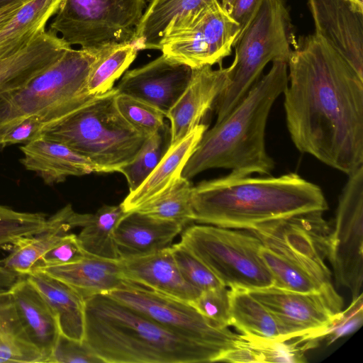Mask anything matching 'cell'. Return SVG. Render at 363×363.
I'll return each mask as SVG.
<instances>
[{"instance_id": "2", "label": "cell", "mask_w": 363, "mask_h": 363, "mask_svg": "<svg viewBox=\"0 0 363 363\" xmlns=\"http://www.w3.org/2000/svg\"><path fill=\"white\" fill-rule=\"evenodd\" d=\"M194 221L250 230L265 222L328 210L322 189L296 173L250 177L233 173L193 186Z\"/></svg>"}, {"instance_id": "36", "label": "cell", "mask_w": 363, "mask_h": 363, "mask_svg": "<svg viewBox=\"0 0 363 363\" xmlns=\"http://www.w3.org/2000/svg\"><path fill=\"white\" fill-rule=\"evenodd\" d=\"M172 253L184 280L203 291L224 286L217 277L180 242L170 246Z\"/></svg>"}, {"instance_id": "27", "label": "cell", "mask_w": 363, "mask_h": 363, "mask_svg": "<svg viewBox=\"0 0 363 363\" xmlns=\"http://www.w3.org/2000/svg\"><path fill=\"white\" fill-rule=\"evenodd\" d=\"M313 347L299 339L284 341L241 334L235 347L219 362L301 363L306 361L304 352Z\"/></svg>"}, {"instance_id": "3", "label": "cell", "mask_w": 363, "mask_h": 363, "mask_svg": "<svg viewBox=\"0 0 363 363\" xmlns=\"http://www.w3.org/2000/svg\"><path fill=\"white\" fill-rule=\"evenodd\" d=\"M84 340L106 363L218 362L223 352L164 327L106 294L84 298Z\"/></svg>"}, {"instance_id": "29", "label": "cell", "mask_w": 363, "mask_h": 363, "mask_svg": "<svg viewBox=\"0 0 363 363\" xmlns=\"http://www.w3.org/2000/svg\"><path fill=\"white\" fill-rule=\"evenodd\" d=\"M211 0H150L136 28L132 43L138 50H160L164 30L177 16Z\"/></svg>"}, {"instance_id": "11", "label": "cell", "mask_w": 363, "mask_h": 363, "mask_svg": "<svg viewBox=\"0 0 363 363\" xmlns=\"http://www.w3.org/2000/svg\"><path fill=\"white\" fill-rule=\"evenodd\" d=\"M323 212L311 211L263 223L250 230L262 244L333 287L328 259L332 230Z\"/></svg>"}, {"instance_id": "1", "label": "cell", "mask_w": 363, "mask_h": 363, "mask_svg": "<svg viewBox=\"0 0 363 363\" xmlns=\"http://www.w3.org/2000/svg\"><path fill=\"white\" fill-rule=\"evenodd\" d=\"M287 65L284 107L296 147L347 175L363 166V79L315 33Z\"/></svg>"}, {"instance_id": "48", "label": "cell", "mask_w": 363, "mask_h": 363, "mask_svg": "<svg viewBox=\"0 0 363 363\" xmlns=\"http://www.w3.org/2000/svg\"><path fill=\"white\" fill-rule=\"evenodd\" d=\"M17 0H0V8Z\"/></svg>"}, {"instance_id": "7", "label": "cell", "mask_w": 363, "mask_h": 363, "mask_svg": "<svg viewBox=\"0 0 363 363\" xmlns=\"http://www.w3.org/2000/svg\"><path fill=\"white\" fill-rule=\"evenodd\" d=\"M297 43L285 0H263L256 16L236 39L229 83L214 103L216 121L224 118L260 77L269 62H288Z\"/></svg>"}, {"instance_id": "25", "label": "cell", "mask_w": 363, "mask_h": 363, "mask_svg": "<svg viewBox=\"0 0 363 363\" xmlns=\"http://www.w3.org/2000/svg\"><path fill=\"white\" fill-rule=\"evenodd\" d=\"M206 130L207 126L200 123L183 139L171 145L147 178L135 191L129 192L121 203L124 211L135 210L181 177L186 163Z\"/></svg>"}, {"instance_id": "8", "label": "cell", "mask_w": 363, "mask_h": 363, "mask_svg": "<svg viewBox=\"0 0 363 363\" xmlns=\"http://www.w3.org/2000/svg\"><path fill=\"white\" fill-rule=\"evenodd\" d=\"M226 287L256 290L273 286L272 275L260 255V240L245 230L191 225L179 241Z\"/></svg>"}, {"instance_id": "17", "label": "cell", "mask_w": 363, "mask_h": 363, "mask_svg": "<svg viewBox=\"0 0 363 363\" xmlns=\"http://www.w3.org/2000/svg\"><path fill=\"white\" fill-rule=\"evenodd\" d=\"M228 83V67L213 69L212 66L206 65L193 69L187 88L166 116L171 124V145L200 124Z\"/></svg>"}, {"instance_id": "31", "label": "cell", "mask_w": 363, "mask_h": 363, "mask_svg": "<svg viewBox=\"0 0 363 363\" xmlns=\"http://www.w3.org/2000/svg\"><path fill=\"white\" fill-rule=\"evenodd\" d=\"M193 186L189 179L179 177L163 191L133 211L186 225L194 221L191 206Z\"/></svg>"}, {"instance_id": "24", "label": "cell", "mask_w": 363, "mask_h": 363, "mask_svg": "<svg viewBox=\"0 0 363 363\" xmlns=\"http://www.w3.org/2000/svg\"><path fill=\"white\" fill-rule=\"evenodd\" d=\"M34 271V270H33ZM72 287L84 298L123 288L130 283L123 275L118 259L91 255L79 262L37 269Z\"/></svg>"}, {"instance_id": "41", "label": "cell", "mask_w": 363, "mask_h": 363, "mask_svg": "<svg viewBox=\"0 0 363 363\" xmlns=\"http://www.w3.org/2000/svg\"><path fill=\"white\" fill-rule=\"evenodd\" d=\"M0 362H45L38 349L25 334L0 340Z\"/></svg>"}, {"instance_id": "19", "label": "cell", "mask_w": 363, "mask_h": 363, "mask_svg": "<svg viewBox=\"0 0 363 363\" xmlns=\"http://www.w3.org/2000/svg\"><path fill=\"white\" fill-rule=\"evenodd\" d=\"M8 291L26 335L49 362L60 334L56 315L26 277L14 282Z\"/></svg>"}, {"instance_id": "44", "label": "cell", "mask_w": 363, "mask_h": 363, "mask_svg": "<svg viewBox=\"0 0 363 363\" xmlns=\"http://www.w3.org/2000/svg\"><path fill=\"white\" fill-rule=\"evenodd\" d=\"M262 1L263 0L234 1L228 13L232 18L239 26L240 33L238 38L243 33L253 20L258 12Z\"/></svg>"}, {"instance_id": "47", "label": "cell", "mask_w": 363, "mask_h": 363, "mask_svg": "<svg viewBox=\"0 0 363 363\" xmlns=\"http://www.w3.org/2000/svg\"><path fill=\"white\" fill-rule=\"evenodd\" d=\"M223 7L228 11L230 10V8L235 0H219Z\"/></svg>"}, {"instance_id": "5", "label": "cell", "mask_w": 363, "mask_h": 363, "mask_svg": "<svg viewBox=\"0 0 363 363\" xmlns=\"http://www.w3.org/2000/svg\"><path fill=\"white\" fill-rule=\"evenodd\" d=\"M104 48L71 47L26 86L0 95V130L30 116L44 128L94 100L99 96L89 94L86 82Z\"/></svg>"}, {"instance_id": "37", "label": "cell", "mask_w": 363, "mask_h": 363, "mask_svg": "<svg viewBox=\"0 0 363 363\" xmlns=\"http://www.w3.org/2000/svg\"><path fill=\"white\" fill-rule=\"evenodd\" d=\"M191 304L215 326H230L229 289L225 286L201 291Z\"/></svg>"}, {"instance_id": "20", "label": "cell", "mask_w": 363, "mask_h": 363, "mask_svg": "<svg viewBox=\"0 0 363 363\" xmlns=\"http://www.w3.org/2000/svg\"><path fill=\"white\" fill-rule=\"evenodd\" d=\"M71 47L57 34L46 30L26 48L0 60V95L26 86Z\"/></svg>"}, {"instance_id": "43", "label": "cell", "mask_w": 363, "mask_h": 363, "mask_svg": "<svg viewBox=\"0 0 363 363\" xmlns=\"http://www.w3.org/2000/svg\"><path fill=\"white\" fill-rule=\"evenodd\" d=\"M21 330L8 290L0 289V338Z\"/></svg>"}, {"instance_id": "45", "label": "cell", "mask_w": 363, "mask_h": 363, "mask_svg": "<svg viewBox=\"0 0 363 363\" xmlns=\"http://www.w3.org/2000/svg\"><path fill=\"white\" fill-rule=\"evenodd\" d=\"M28 0H17L0 8V28L7 23Z\"/></svg>"}, {"instance_id": "21", "label": "cell", "mask_w": 363, "mask_h": 363, "mask_svg": "<svg viewBox=\"0 0 363 363\" xmlns=\"http://www.w3.org/2000/svg\"><path fill=\"white\" fill-rule=\"evenodd\" d=\"M184 229L182 225L176 222L138 211L128 212L114 230L119 258L143 256L167 248Z\"/></svg>"}, {"instance_id": "42", "label": "cell", "mask_w": 363, "mask_h": 363, "mask_svg": "<svg viewBox=\"0 0 363 363\" xmlns=\"http://www.w3.org/2000/svg\"><path fill=\"white\" fill-rule=\"evenodd\" d=\"M43 128V124L35 116L19 120L0 130V147L28 143L38 138Z\"/></svg>"}, {"instance_id": "26", "label": "cell", "mask_w": 363, "mask_h": 363, "mask_svg": "<svg viewBox=\"0 0 363 363\" xmlns=\"http://www.w3.org/2000/svg\"><path fill=\"white\" fill-rule=\"evenodd\" d=\"M48 303L58 321L60 333L83 341L85 326V301L65 283L40 271L26 276Z\"/></svg>"}, {"instance_id": "12", "label": "cell", "mask_w": 363, "mask_h": 363, "mask_svg": "<svg viewBox=\"0 0 363 363\" xmlns=\"http://www.w3.org/2000/svg\"><path fill=\"white\" fill-rule=\"evenodd\" d=\"M363 166L348 174L338 199L328 259L337 286L349 289L352 298L363 285Z\"/></svg>"}, {"instance_id": "28", "label": "cell", "mask_w": 363, "mask_h": 363, "mask_svg": "<svg viewBox=\"0 0 363 363\" xmlns=\"http://www.w3.org/2000/svg\"><path fill=\"white\" fill-rule=\"evenodd\" d=\"M230 326L242 335L289 340L274 315L248 290L230 288Z\"/></svg>"}, {"instance_id": "46", "label": "cell", "mask_w": 363, "mask_h": 363, "mask_svg": "<svg viewBox=\"0 0 363 363\" xmlns=\"http://www.w3.org/2000/svg\"><path fill=\"white\" fill-rule=\"evenodd\" d=\"M358 12L363 13V0H347Z\"/></svg>"}, {"instance_id": "18", "label": "cell", "mask_w": 363, "mask_h": 363, "mask_svg": "<svg viewBox=\"0 0 363 363\" xmlns=\"http://www.w3.org/2000/svg\"><path fill=\"white\" fill-rule=\"evenodd\" d=\"M118 261L123 277L130 282L190 303L201 294L182 276L170 247Z\"/></svg>"}, {"instance_id": "22", "label": "cell", "mask_w": 363, "mask_h": 363, "mask_svg": "<svg viewBox=\"0 0 363 363\" xmlns=\"http://www.w3.org/2000/svg\"><path fill=\"white\" fill-rule=\"evenodd\" d=\"M23 154L21 162L28 170L35 172L47 184L65 180L69 176H82L96 172V167L86 158L67 145L38 137L20 147Z\"/></svg>"}, {"instance_id": "6", "label": "cell", "mask_w": 363, "mask_h": 363, "mask_svg": "<svg viewBox=\"0 0 363 363\" xmlns=\"http://www.w3.org/2000/svg\"><path fill=\"white\" fill-rule=\"evenodd\" d=\"M118 92L106 93L60 121L38 137L60 142L89 160L96 172H114L130 162L148 136L133 128L116 104Z\"/></svg>"}, {"instance_id": "4", "label": "cell", "mask_w": 363, "mask_h": 363, "mask_svg": "<svg viewBox=\"0 0 363 363\" xmlns=\"http://www.w3.org/2000/svg\"><path fill=\"white\" fill-rule=\"evenodd\" d=\"M288 85L287 62H272L238 104L206 130L186 163L188 179L210 169L223 168L238 175H269L274 167L265 147V129L271 108Z\"/></svg>"}, {"instance_id": "10", "label": "cell", "mask_w": 363, "mask_h": 363, "mask_svg": "<svg viewBox=\"0 0 363 363\" xmlns=\"http://www.w3.org/2000/svg\"><path fill=\"white\" fill-rule=\"evenodd\" d=\"M146 7L147 0H64L48 30L82 48L131 43Z\"/></svg>"}, {"instance_id": "16", "label": "cell", "mask_w": 363, "mask_h": 363, "mask_svg": "<svg viewBox=\"0 0 363 363\" xmlns=\"http://www.w3.org/2000/svg\"><path fill=\"white\" fill-rule=\"evenodd\" d=\"M315 34L337 51L363 79V13L347 0H308Z\"/></svg>"}, {"instance_id": "13", "label": "cell", "mask_w": 363, "mask_h": 363, "mask_svg": "<svg viewBox=\"0 0 363 363\" xmlns=\"http://www.w3.org/2000/svg\"><path fill=\"white\" fill-rule=\"evenodd\" d=\"M169 330L223 352L234 348L240 335L215 326L190 303L130 282L106 294Z\"/></svg>"}, {"instance_id": "30", "label": "cell", "mask_w": 363, "mask_h": 363, "mask_svg": "<svg viewBox=\"0 0 363 363\" xmlns=\"http://www.w3.org/2000/svg\"><path fill=\"white\" fill-rule=\"evenodd\" d=\"M127 213L121 203L104 205L94 213H88L84 225L77 235L82 249L96 257L118 259L114 230L121 219Z\"/></svg>"}, {"instance_id": "14", "label": "cell", "mask_w": 363, "mask_h": 363, "mask_svg": "<svg viewBox=\"0 0 363 363\" xmlns=\"http://www.w3.org/2000/svg\"><path fill=\"white\" fill-rule=\"evenodd\" d=\"M248 291L274 315L289 340L300 339L315 346L343 306L340 295L298 293L273 286Z\"/></svg>"}, {"instance_id": "35", "label": "cell", "mask_w": 363, "mask_h": 363, "mask_svg": "<svg viewBox=\"0 0 363 363\" xmlns=\"http://www.w3.org/2000/svg\"><path fill=\"white\" fill-rule=\"evenodd\" d=\"M116 104L123 117L137 130L148 137L165 123V116L161 111L128 95L118 94Z\"/></svg>"}, {"instance_id": "34", "label": "cell", "mask_w": 363, "mask_h": 363, "mask_svg": "<svg viewBox=\"0 0 363 363\" xmlns=\"http://www.w3.org/2000/svg\"><path fill=\"white\" fill-rule=\"evenodd\" d=\"M170 145V126L164 123L158 131L147 138L136 157L119 169L118 172L127 180L129 192L135 191L147 178Z\"/></svg>"}, {"instance_id": "33", "label": "cell", "mask_w": 363, "mask_h": 363, "mask_svg": "<svg viewBox=\"0 0 363 363\" xmlns=\"http://www.w3.org/2000/svg\"><path fill=\"white\" fill-rule=\"evenodd\" d=\"M260 255L272 275L273 286L298 293L339 295L334 286L324 285L301 267L263 245L260 249Z\"/></svg>"}, {"instance_id": "32", "label": "cell", "mask_w": 363, "mask_h": 363, "mask_svg": "<svg viewBox=\"0 0 363 363\" xmlns=\"http://www.w3.org/2000/svg\"><path fill=\"white\" fill-rule=\"evenodd\" d=\"M138 52V48L129 42L106 45L88 76L89 94L100 96L111 90L115 82L134 61Z\"/></svg>"}, {"instance_id": "39", "label": "cell", "mask_w": 363, "mask_h": 363, "mask_svg": "<svg viewBox=\"0 0 363 363\" xmlns=\"http://www.w3.org/2000/svg\"><path fill=\"white\" fill-rule=\"evenodd\" d=\"M363 320V295L352 301L348 308L341 311L325 330L322 339H328L330 344L337 339L348 335L362 325Z\"/></svg>"}, {"instance_id": "49", "label": "cell", "mask_w": 363, "mask_h": 363, "mask_svg": "<svg viewBox=\"0 0 363 363\" xmlns=\"http://www.w3.org/2000/svg\"><path fill=\"white\" fill-rule=\"evenodd\" d=\"M8 272L5 271V269L2 267V266L0 264V274H6Z\"/></svg>"}, {"instance_id": "15", "label": "cell", "mask_w": 363, "mask_h": 363, "mask_svg": "<svg viewBox=\"0 0 363 363\" xmlns=\"http://www.w3.org/2000/svg\"><path fill=\"white\" fill-rule=\"evenodd\" d=\"M193 69L162 54L146 65L127 71L116 89L118 94L143 101L166 117L187 88Z\"/></svg>"}, {"instance_id": "40", "label": "cell", "mask_w": 363, "mask_h": 363, "mask_svg": "<svg viewBox=\"0 0 363 363\" xmlns=\"http://www.w3.org/2000/svg\"><path fill=\"white\" fill-rule=\"evenodd\" d=\"M49 362L104 363L84 340L78 341L60 334Z\"/></svg>"}, {"instance_id": "9", "label": "cell", "mask_w": 363, "mask_h": 363, "mask_svg": "<svg viewBox=\"0 0 363 363\" xmlns=\"http://www.w3.org/2000/svg\"><path fill=\"white\" fill-rule=\"evenodd\" d=\"M240 33L238 24L219 0L175 16L160 43L166 57L192 69L220 64L231 54Z\"/></svg>"}, {"instance_id": "23", "label": "cell", "mask_w": 363, "mask_h": 363, "mask_svg": "<svg viewBox=\"0 0 363 363\" xmlns=\"http://www.w3.org/2000/svg\"><path fill=\"white\" fill-rule=\"evenodd\" d=\"M87 216L75 212L70 204L67 205L48 218L44 230L13 242L11 252L1 265L7 272L28 275L35 262L59 240L72 229L83 227Z\"/></svg>"}, {"instance_id": "38", "label": "cell", "mask_w": 363, "mask_h": 363, "mask_svg": "<svg viewBox=\"0 0 363 363\" xmlns=\"http://www.w3.org/2000/svg\"><path fill=\"white\" fill-rule=\"evenodd\" d=\"M88 255L80 245L77 235L67 233L35 262L31 271L74 263Z\"/></svg>"}]
</instances>
